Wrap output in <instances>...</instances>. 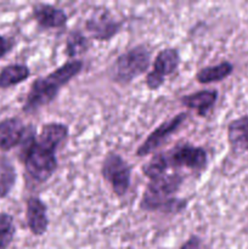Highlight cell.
<instances>
[{
    "label": "cell",
    "mask_w": 248,
    "mask_h": 249,
    "mask_svg": "<svg viewBox=\"0 0 248 249\" xmlns=\"http://www.w3.org/2000/svg\"><path fill=\"white\" fill-rule=\"evenodd\" d=\"M26 126L18 118H7L0 122V150L10 151L22 145L28 133Z\"/></svg>",
    "instance_id": "30bf717a"
},
{
    "label": "cell",
    "mask_w": 248,
    "mask_h": 249,
    "mask_svg": "<svg viewBox=\"0 0 248 249\" xmlns=\"http://www.w3.org/2000/svg\"><path fill=\"white\" fill-rule=\"evenodd\" d=\"M32 12L36 23L43 28H62L67 24V14L53 5L39 2L33 5Z\"/></svg>",
    "instance_id": "7c38bea8"
},
{
    "label": "cell",
    "mask_w": 248,
    "mask_h": 249,
    "mask_svg": "<svg viewBox=\"0 0 248 249\" xmlns=\"http://www.w3.org/2000/svg\"><path fill=\"white\" fill-rule=\"evenodd\" d=\"M31 75L28 66L26 65H9L0 71V88L6 89V88L14 87L28 79Z\"/></svg>",
    "instance_id": "e0dca14e"
},
{
    "label": "cell",
    "mask_w": 248,
    "mask_h": 249,
    "mask_svg": "<svg viewBox=\"0 0 248 249\" xmlns=\"http://www.w3.org/2000/svg\"><path fill=\"white\" fill-rule=\"evenodd\" d=\"M233 66L232 63L224 61L218 65L209 66L199 70L196 73V80L199 84H211V83L220 82L232 73Z\"/></svg>",
    "instance_id": "2e32d148"
},
{
    "label": "cell",
    "mask_w": 248,
    "mask_h": 249,
    "mask_svg": "<svg viewBox=\"0 0 248 249\" xmlns=\"http://www.w3.org/2000/svg\"><path fill=\"white\" fill-rule=\"evenodd\" d=\"M180 65L179 51L174 48L160 50L153 61V68L146 75V87L150 90H158L164 83L165 77L173 74Z\"/></svg>",
    "instance_id": "52a82bcc"
},
{
    "label": "cell",
    "mask_w": 248,
    "mask_h": 249,
    "mask_svg": "<svg viewBox=\"0 0 248 249\" xmlns=\"http://www.w3.org/2000/svg\"><path fill=\"white\" fill-rule=\"evenodd\" d=\"M208 164V156L203 147L179 145L174 148L157 153L142 167V173L150 180L167 174L169 169H185L202 172Z\"/></svg>",
    "instance_id": "7a4b0ae2"
},
{
    "label": "cell",
    "mask_w": 248,
    "mask_h": 249,
    "mask_svg": "<svg viewBox=\"0 0 248 249\" xmlns=\"http://www.w3.org/2000/svg\"><path fill=\"white\" fill-rule=\"evenodd\" d=\"M184 182L179 173H167L159 178L150 180L140 201V209L143 212H159L165 214L181 213L187 207V201L177 198Z\"/></svg>",
    "instance_id": "6da1fadb"
},
{
    "label": "cell",
    "mask_w": 248,
    "mask_h": 249,
    "mask_svg": "<svg viewBox=\"0 0 248 249\" xmlns=\"http://www.w3.org/2000/svg\"><path fill=\"white\" fill-rule=\"evenodd\" d=\"M83 61L70 60L46 77L38 78L31 85L26 102L23 105L24 112H34L43 106L51 104L57 96L62 87L77 77L83 70Z\"/></svg>",
    "instance_id": "3957f363"
},
{
    "label": "cell",
    "mask_w": 248,
    "mask_h": 249,
    "mask_svg": "<svg viewBox=\"0 0 248 249\" xmlns=\"http://www.w3.org/2000/svg\"><path fill=\"white\" fill-rule=\"evenodd\" d=\"M101 174L117 196H125L130 187L131 167L121 155L107 153L101 165Z\"/></svg>",
    "instance_id": "8992f818"
},
{
    "label": "cell",
    "mask_w": 248,
    "mask_h": 249,
    "mask_svg": "<svg viewBox=\"0 0 248 249\" xmlns=\"http://www.w3.org/2000/svg\"><path fill=\"white\" fill-rule=\"evenodd\" d=\"M16 182V169L6 158L0 160V198H4Z\"/></svg>",
    "instance_id": "ac0fdd59"
},
{
    "label": "cell",
    "mask_w": 248,
    "mask_h": 249,
    "mask_svg": "<svg viewBox=\"0 0 248 249\" xmlns=\"http://www.w3.org/2000/svg\"><path fill=\"white\" fill-rule=\"evenodd\" d=\"M150 62V50L145 45L134 46L118 56L114 62L112 78L121 85L129 84L147 71Z\"/></svg>",
    "instance_id": "5b68a950"
},
{
    "label": "cell",
    "mask_w": 248,
    "mask_h": 249,
    "mask_svg": "<svg viewBox=\"0 0 248 249\" xmlns=\"http://www.w3.org/2000/svg\"><path fill=\"white\" fill-rule=\"evenodd\" d=\"M216 100H218L216 90H199L194 94L182 96L180 102L187 108L196 111L199 117H206L214 107Z\"/></svg>",
    "instance_id": "4fadbf2b"
},
{
    "label": "cell",
    "mask_w": 248,
    "mask_h": 249,
    "mask_svg": "<svg viewBox=\"0 0 248 249\" xmlns=\"http://www.w3.org/2000/svg\"><path fill=\"white\" fill-rule=\"evenodd\" d=\"M189 117V113L186 112H181L174 116L173 118L168 119V121L163 122L162 124L157 126L150 135L146 138V140L139 146L136 150V156L138 157H143V156L150 155L155 150H157L172 134H174Z\"/></svg>",
    "instance_id": "ba28073f"
},
{
    "label": "cell",
    "mask_w": 248,
    "mask_h": 249,
    "mask_svg": "<svg viewBox=\"0 0 248 249\" xmlns=\"http://www.w3.org/2000/svg\"><path fill=\"white\" fill-rule=\"evenodd\" d=\"M89 49V40L80 31H72L66 40V55L70 58L83 55Z\"/></svg>",
    "instance_id": "d6986e66"
},
{
    "label": "cell",
    "mask_w": 248,
    "mask_h": 249,
    "mask_svg": "<svg viewBox=\"0 0 248 249\" xmlns=\"http://www.w3.org/2000/svg\"><path fill=\"white\" fill-rule=\"evenodd\" d=\"M228 140L235 150L248 151V116L240 117L229 124Z\"/></svg>",
    "instance_id": "9a60e30c"
},
{
    "label": "cell",
    "mask_w": 248,
    "mask_h": 249,
    "mask_svg": "<svg viewBox=\"0 0 248 249\" xmlns=\"http://www.w3.org/2000/svg\"><path fill=\"white\" fill-rule=\"evenodd\" d=\"M26 219L29 230L35 236H43L49 228L48 209L39 197H29L26 207Z\"/></svg>",
    "instance_id": "8fae6325"
},
{
    "label": "cell",
    "mask_w": 248,
    "mask_h": 249,
    "mask_svg": "<svg viewBox=\"0 0 248 249\" xmlns=\"http://www.w3.org/2000/svg\"><path fill=\"white\" fill-rule=\"evenodd\" d=\"M122 23L114 19L111 12L107 10H97L92 12L91 16L88 18L85 23L88 33L99 41L111 40L119 31Z\"/></svg>",
    "instance_id": "9c48e42d"
},
{
    "label": "cell",
    "mask_w": 248,
    "mask_h": 249,
    "mask_svg": "<svg viewBox=\"0 0 248 249\" xmlns=\"http://www.w3.org/2000/svg\"><path fill=\"white\" fill-rule=\"evenodd\" d=\"M14 218L7 213H0V249H6L15 236Z\"/></svg>",
    "instance_id": "ffe728a7"
},
{
    "label": "cell",
    "mask_w": 248,
    "mask_h": 249,
    "mask_svg": "<svg viewBox=\"0 0 248 249\" xmlns=\"http://www.w3.org/2000/svg\"><path fill=\"white\" fill-rule=\"evenodd\" d=\"M68 134H70V130L66 124L53 122V123L44 124L38 136V141L43 145L57 151L58 147L67 140Z\"/></svg>",
    "instance_id": "5bb4252c"
},
{
    "label": "cell",
    "mask_w": 248,
    "mask_h": 249,
    "mask_svg": "<svg viewBox=\"0 0 248 249\" xmlns=\"http://www.w3.org/2000/svg\"><path fill=\"white\" fill-rule=\"evenodd\" d=\"M180 249H201V241L197 236H191Z\"/></svg>",
    "instance_id": "7402d4cb"
},
{
    "label": "cell",
    "mask_w": 248,
    "mask_h": 249,
    "mask_svg": "<svg viewBox=\"0 0 248 249\" xmlns=\"http://www.w3.org/2000/svg\"><path fill=\"white\" fill-rule=\"evenodd\" d=\"M21 157L26 172L39 184L48 181L57 169L56 151L39 142L35 129L32 125H29L26 139L22 142Z\"/></svg>",
    "instance_id": "277c9868"
},
{
    "label": "cell",
    "mask_w": 248,
    "mask_h": 249,
    "mask_svg": "<svg viewBox=\"0 0 248 249\" xmlns=\"http://www.w3.org/2000/svg\"><path fill=\"white\" fill-rule=\"evenodd\" d=\"M12 48H14V40L0 36V58L9 53L12 50Z\"/></svg>",
    "instance_id": "44dd1931"
}]
</instances>
